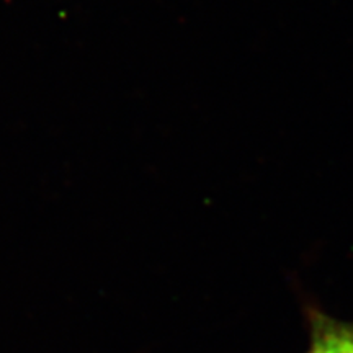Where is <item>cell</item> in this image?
I'll return each mask as SVG.
<instances>
[{
	"instance_id": "1",
	"label": "cell",
	"mask_w": 353,
	"mask_h": 353,
	"mask_svg": "<svg viewBox=\"0 0 353 353\" xmlns=\"http://www.w3.org/2000/svg\"><path fill=\"white\" fill-rule=\"evenodd\" d=\"M309 347L306 353H353V321L325 314L314 304L304 306Z\"/></svg>"
}]
</instances>
